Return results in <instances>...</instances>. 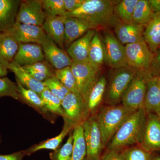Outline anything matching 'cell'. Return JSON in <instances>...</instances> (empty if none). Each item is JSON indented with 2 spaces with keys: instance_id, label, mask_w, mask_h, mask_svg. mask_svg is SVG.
<instances>
[{
  "instance_id": "obj_1",
  "label": "cell",
  "mask_w": 160,
  "mask_h": 160,
  "mask_svg": "<svg viewBox=\"0 0 160 160\" xmlns=\"http://www.w3.org/2000/svg\"><path fill=\"white\" fill-rule=\"evenodd\" d=\"M114 5L113 2L108 0H85L79 8L66 12L65 16L84 20L96 30L118 22L114 13Z\"/></svg>"
},
{
  "instance_id": "obj_2",
  "label": "cell",
  "mask_w": 160,
  "mask_h": 160,
  "mask_svg": "<svg viewBox=\"0 0 160 160\" xmlns=\"http://www.w3.org/2000/svg\"><path fill=\"white\" fill-rule=\"evenodd\" d=\"M147 115L144 107L135 112L117 132L108 144V149L120 151L128 146L139 144Z\"/></svg>"
},
{
  "instance_id": "obj_3",
  "label": "cell",
  "mask_w": 160,
  "mask_h": 160,
  "mask_svg": "<svg viewBox=\"0 0 160 160\" xmlns=\"http://www.w3.org/2000/svg\"><path fill=\"white\" fill-rule=\"evenodd\" d=\"M136 110L122 104L105 106L100 109L95 117L101 132L104 148L108 145L123 123Z\"/></svg>"
},
{
  "instance_id": "obj_4",
  "label": "cell",
  "mask_w": 160,
  "mask_h": 160,
  "mask_svg": "<svg viewBox=\"0 0 160 160\" xmlns=\"http://www.w3.org/2000/svg\"><path fill=\"white\" fill-rule=\"evenodd\" d=\"M148 71H138L129 83L122 97V104L138 110L144 106L147 83L150 76Z\"/></svg>"
},
{
  "instance_id": "obj_5",
  "label": "cell",
  "mask_w": 160,
  "mask_h": 160,
  "mask_svg": "<svg viewBox=\"0 0 160 160\" xmlns=\"http://www.w3.org/2000/svg\"><path fill=\"white\" fill-rule=\"evenodd\" d=\"M138 71L129 66L115 69L107 89V102L114 105L121 101L124 92Z\"/></svg>"
},
{
  "instance_id": "obj_6",
  "label": "cell",
  "mask_w": 160,
  "mask_h": 160,
  "mask_svg": "<svg viewBox=\"0 0 160 160\" xmlns=\"http://www.w3.org/2000/svg\"><path fill=\"white\" fill-rule=\"evenodd\" d=\"M105 61L115 69L128 66L126 60L125 46L110 32L104 31L102 38Z\"/></svg>"
},
{
  "instance_id": "obj_7",
  "label": "cell",
  "mask_w": 160,
  "mask_h": 160,
  "mask_svg": "<svg viewBox=\"0 0 160 160\" xmlns=\"http://www.w3.org/2000/svg\"><path fill=\"white\" fill-rule=\"evenodd\" d=\"M126 60L128 66L137 71H148L153 53L145 40L125 45Z\"/></svg>"
},
{
  "instance_id": "obj_8",
  "label": "cell",
  "mask_w": 160,
  "mask_h": 160,
  "mask_svg": "<svg viewBox=\"0 0 160 160\" xmlns=\"http://www.w3.org/2000/svg\"><path fill=\"white\" fill-rule=\"evenodd\" d=\"M82 125L86 146V160H100L104 148L95 117L87 118L83 122Z\"/></svg>"
},
{
  "instance_id": "obj_9",
  "label": "cell",
  "mask_w": 160,
  "mask_h": 160,
  "mask_svg": "<svg viewBox=\"0 0 160 160\" xmlns=\"http://www.w3.org/2000/svg\"><path fill=\"white\" fill-rule=\"evenodd\" d=\"M46 18L42 7V0L22 1L16 23L42 27Z\"/></svg>"
},
{
  "instance_id": "obj_10",
  "label": "cell",
  "mask_w": 160,
  "mask_h": 160,
  "mask_svg": "<svg viewBox=\"0 0 160 160\" xmlns=\"http://www.w3.org/2000/svg\"><path fill=\"white\" fill-rule=\"evenodd\" d=\"M71 67L79 92L86 102L89 91L97 80V77L99 70L89 63H73Z\"/></svg>"
},
{
  "instance_id": "obj_11",
  "label": "cell",
  "mask_w": 160,
  "mask_h": 160,
  "mask_svg": "<svg viewBox=\"0 0 160 160\" xmlns=\"http://www.w3.org/2000/svg\"><path fill=\"white\" fill-rule=\"evenodd\" d=\"M62 106L64 118L74 126L86 118V102L79 93L69 92L62 101Z\"/></svg>"
},
{
  "instance_id": "obj_12",
  "label": "cell",
  "mask_w": 160,
  "mask_h": 160,
  "mask_svg": "<svg viewBox=\"0 0 160 160\" xmlns=\"http://www.w3.org/2000/svg\"><path fill=\"white\" fill-rule=\"evenodd\" d=\"M139 145L149 152L160 151V119L157 115L147 113Z\"/></svg>"
},
{
  "instance_id": "obj_13",
  "label": "cell",
  "mask_w": 160,
  "mask_h": 160,
  "mask_svg": "<svg viewBox=\"0 0 160 160\" xmlns=\"http://www.w3.org/2000/svg\"><path fill=\"white\" fill-rule=\"evenodd\" d=\"M41 46L45 58L56 70L71 66L73 63L66 51L58 47L47 35Z\"/></svg>"
},
{
  "instance_id": "obj_14",
  "label": "cell",
  "mask_w": 160,
  "mask_h": 160,
  "mask_svg": "<svg viewBox=\"0 0 160 160\" xmlns=\"http://www.w3.org/2000/svg\"><path fill=\"white\" fill-rule=\"evenodd\" d=\"M8 31L19 43H37L40 45L47 35L42 27L16 22Z\"/></svg>"
},
{
  "instance_id": "obj_15",
  "label": "cell",
  "mask_w": 160,
  "mask_h": 160,
  "mask_svg": "<svg viewBox=\"0 0 160 160\" xmlns=\"http://www.w3.org/2000/svg\"><path fill=\"white\" fill-rule=\"evenodd\" d=\"M144 26L133 22L124 23L118 22L114 25L116 37L124 46L144 40Z\"/></svg>"
},
{
  "instance_id": "obj_16",
  "label": "cell",
  "mask_w": 160,
  "mask_h": 160,
  "mask_svg": "<svg viewBox=\"0 0 160 160\" xmlns=\"http://www.w3.org/2000/svg\"><path fill=\"white\" fill-rule=\"evenodd\" d=\"M45 59L42 46L37 43H19L13 62L23 66H30Z\"/></svg>"
},
{
  "instance_id": "obj_17",
  "label": "cell",
  "mask_w": 160,
  "mask_h": 160,
  "mask_svg": "<svg viewBox=\"0 0 160 160\" xmlns=\"http://www.w3.org/2000/svg\"><path fill=\"white\" fill-rule=\"evenodd\" d=\"M96 30L91 29L73 42L66 49V52L73 63H88L89 46Z\"/></svg>"
},
{
  "instance_id": "obj_18",
  "label": "cell",
  "mask_w": 160,
  "mask_h": 160,
  "mask_svg": "<svg viewBox=\"0 0 160 160\" xmlns=\"http://www.w3.org/2000/svg\"><path fill=\"white\" fill-rule=\"evenodd\" d=\"M64 46L66 49L89 30L92 29L86 21L78 18L66 17L65 21Z\"/></svg>"
},
{
  "instance_id": "obj_19",
  "label": "cell",
  "mask_w": 160,
  "mask_h": 160,
  "mask_svg": "<svg viewBox=\"0 0 160 160\" xmlns=\"http://www.w3.org/2000/svg\"><path fill=\"white\" fill-rule=\"evenodd\" d=\"M21 2L0 0V33L9 31L15 23Z\"/></svg>"
},
{
  "instance_id": "obj_20",
  "label": "cell",
  "mask_w": 160,
  "mask_h": 160,
  "mask_svg": "<svg viewBox=\"0 0 160 160\" xmlns=\"http://www.w3.org/2000/svg\"><path fill=\"white\" fill-rule=\"evenodd\" d=\"M66 16L46 17L42 28L61 49L64 47Z\"/></svg>"
},
{
  "instance_id": "obj_21",
  "label": "cell",
  "mask_w": 160,
  "mask_h": 160,
  "mask_svg": "<svg viewBox=\"0 0 160 160\" xmlns=\"http://www.w3.org/2000/svg\"><path fill=\"white\" fill-rule=\"evenodd\" d=\"M19 43L9 31L0 33V63L8 68L13 62Z\"/></svg>"
},
{
  "instance_id": "obj_22",
  "label": "cell",
  "mask_w": 160,
  "mask_h": 160,
  "mask_svg": "<svg viewBox=\"0 0 160 160\" xmlns=\"http://www.w3.org/2000/svg\"><path fill=\"white\" fill-rule=\"evenodd\" d=\"M143 107L147 113L157 114L160 112V86L158 78L150 76L148 78Z\"/></svg>"
},
{
  "instance_id": "obj_23",
  "label": "cell",
  "mask_w": 160,
  "mask_h": 160,
  "mask_svg": "<svg viewBox=\"0 0 160 160\" xmlns=\"http://www.w3.org/2000/svg\"><path fill=\"white\" fill-rule=\"evenodd\" d=\"M143 37L153 53L160 48V12H154L151 20L146 25Z\"/></svg>"
},
{
  "instance_id": "obj_24",
  "label": "cell",
  "mask_w": 160,
  "mask_h": 160,
  "mask_svg": "<svg viewBox=\"0 0 160 160\" xmlns=\"http://www.w3.org/2000/svg\"><path fill=\"white\" fill-rule=\"evenodd\" d=\"M106 78L102 76L97 80L91 88L86 101V116L90 113H93L102 103L106 92Z\"/></svg>"
},
{
  "instance_id": "obj_25",
  "label": "cell",
  "mask_w": 160,
  "mask_h": 160,
  "mask_svg": "<svg viewBox=\"0 0 160 160\" xmlns=\"http://www.w3.org/2000/svg\"><path fill=\"white\" fill-rule=\"evenodd\" d=\"M8 69L15 75L17 79L21 85L26 88L35 92L39 95L46 89L44 83L33 78L22 66L12 62L8 66Z\"/></svg>"
},
{
  "instance_id": "obj_26",
  "label": "cell",
  "mask_w": 160,
  "mask_h": 160,
  "mask_svg": "<svg viewBox=\"0 0 160 160\" xmlns=\"http://www.w3.org/2000/svg\"><path fill=\"white\" fill-rule=\"evenodd\" d=\"M104 61L105 54L102 38L96 31L89 46L88 63L100 70Z\"/></svg>"
},
{
  "instance_id": "obj_27",
  "label": "cell",
  "mask_w": 160,
  "mask_h": 160,
  "mask_svg": "<svg viewBox=\"0 0 160 160\" xmlns=\"http://www.w3.org/2000/svg\"><path fill=\"white\" fill-rule=\"evenodd\" d=\"M65 126L63 128L62 131L58 135L55 137L49 139L39 145L34 146V147L29 149V151L25 152L26 154L30 155L41 149L56 150L67 133L73 127L74 128L75 127L72 124L69 122L67 120L65 119Z\"/></svg>"
},
{
  "instance_id": "obj_28",
  "label": "cell",
  "mask_w": 160,
  "mask_h": 160,
  "mask_svg": "<svg viewBox=\"0 0 160 160\" xmlns=\"http://www.w3.org/2000/svg\"><path fill=\"white\" fill-rule=\"evenodd\" d=\"M72 136L73 150L70 160H83L86 156V146L82 123L75 126Z\"/></svg>"
},
{
  "instance_id": "obj_29",
  "label": "cell",
  "mask_w": 160,
  "mask_h": 160,
  "mask_svg": "<svg viewBox=\"0 0 160 160\" xmlns=\"http://www.w3.org/2000/svg\"><path fill=\"white\" fill-rule=\"evenodd\" d=\"M138 0H123L114 6L115 16L124 23L132 22V16L135 7Z\"/></svg>"
},
{
  "instance_id": "obj_30",
  "label": "cell",
  "mask_w": 160,
  "mask_h": 160,
  "mask_svg": "<svg viewBox=\"0 0 160 160\" xmlns=\"http://www.w3.org/2000/svg\"><path fill=\"white\" fill-rule=\"evenodd\" d=\"M154 12L147 0H138L135 7L132 22L136 24L146 26L151 20Z\"/></svg>"
},
{
  "instance_id": "obj_31",
  "label": "cell",
  "mask_w": 160,
  "mask_h": 160,
  "mask_svg": "<svg viewBox=\"0 0 160 160\" xmlns=\"http://www.w3.org/2000/svg\"><path fill=\"white\" fill-rule=\"evenodd\" d=\"M21 99L23 100L29 105L43 111H46L41 96L35 92L23 87L16 79Z\"/></svg>"
},
{
  "instance_id": "obj_32",
  "label": "cell",
  "mask_w": 160,
  "mask_h": 160,
  "mask_svg": "<svg viewBox=\"0 0 160 160\" xmlns=\"http://www.w3.org/2000/svg\"><path fill=\"white\" fill-rule=\"evenodd\" d=\"M54 74L58 79L70 92L79 93L77 84L76 80L74 76L71 66H68L62 69L54 70Z\"/></svg>"
},
{
  "instance_id": "obj_33",
  "label": "cell",
  "mask_w": 160,
  "mask_h": 160,
  "mask_svg": "<svg viewBox=\"0 0 160 160\" xmlns=\"http://www.w3.org/2000/svg\"><path fill=\"white\" fill-rule=\"evenodd\" d=\"M45 108L52 113L64 117V112L62 106V101L54 95L47 88L40 95Z\"/></svg>"
},
{
  "instance_id": "obj_34",
  "label": "cell",
  "mask_w": 160,
  "mask_h": 160,
  "mask_svg": "<svg viewBox=\"0 0 160 160\" xmlns=\"http://www.w3.org/2000/svg\"><path fill=\"white\" fill-rule=\"evenodd\" d=\"M42 7L46 17L65 16L67 12L64 0H42Z\"/></svg>"
},
{
  "instance_id": "obj_35",
  "label": "cell",
  "mask_w": 160,
  "mask_h": 160,
  "mask_svg": "<svg viewBox=\"0 0 160 160\" xmlns=\"http://www.w3.org/2000/svg\"><path fill=\"white\" fill-rule=\"evenodd\" d=\"M6 96L16 100L21 99L17 84L5 77L0 78V98Z\"/></svg>"
},
{
  "instance_id": "obj_36",
  "label": "cell",
  "mask_w": 160,
  "mask_h": 160,
  "mask_svg": "<svg viewBox=\"0 0 160 160\" xmlns=\"http://www.w3.org/2000/svg\"><path fill=\"white\" fill-rule=\"evenodd\" d=\"M45 87L57 97L61 101L70 92L55 75L43 82Z\"/></svg>"
},
{
  "instance_id": "obj_37",
  "label": "cell",
  "mask_w": 160,
  "mask_h": 160,
  "mask_svg": "<svg viewBox=\"0 0 160 160\" xmlns=\"http://www.w3.org/2000/svg\"><path fill=\"white\" fill-rule=\"evenodd\" d=\"M126 160H152L151 152L141 146H136L123 149L122 152Z\"/></svg>"
},
{
  "instance_id": "obj_38",
  "label": "cell",
  "mask_w": 160,
  "mask_h": 160,
  "mask_svg": "<svg viewBox=\"0 0 160 160\" xmlns=\"http://www.w3.org/2000/svg\"><path fill=\"white\" fill-rule=\"evenodd\" d=\"M73 138L72 133L69 135L67 142L54 155L52 160H70L73 150Z\"/></svg>"
},
{
  "instance_id": "obj_39",
  "label": "cell",
  "mask_w": 160,
  "mask_h": 160,
  "mask_svg": "<svg viewBox=\"0 0 160 160\" xmlns=\"http://www.w3.org/2000/svg\"><path fill=\"white\" fill-rule=\"evenodd\" d=\"M148 72L151 76L160 77V48L153 53L152 62Z\"/></svg>"
},
{
  "instance_id": "obj_40",
  "label": "cell",
  "mask_w": 160,
  "mask_h": 160,
  "mask_svg": "<svg viewBox=\"0 0 160 160\" xmlns=\"http://www.w3.org/2000/svg\"><path fill=\"white\" fill-rule=\"evenodd\" d=\"M30 69L37 70V71L44 72L47 74L50 75L51 76H54V70L52 69L51 66L49 64L44 62V61L42 62H38L37 63H34L30 66H25Z\"/></svg>"
},
{
  "instance_id": "obj_41",
  "label": "cell",
  "mask_w": 160,
  "mask_h": 160,
  "mask_svg": "<svg viewBox=\"0 0 160 160\" xmlns=\"http://www.w3.org/2000/svg\"><path fill=\"white\" fill-rule=\"evenodd\" d=\"M22 67L33 78L38 82H43L44 81L48 79L49 78L53 76H51L47 74V73H44V72H41L30 69L26 66H23Z\"/></svg>"
},
{
  "instance_id": "obj_42",
  "label": "cell",
  "mask_w": 160,
  "mask_h": 160,
  "mask_svg": "<svg viewBox=\"0 0 160 160\" xmlns=\"http://www.w3.org/2000/svg\"><path fill=\"white\" fill-rule=\"evenodd\" d=\"M101 160H126L122 152L115 150H108Z\"/></svg>"
},
{
  "instance_id": "obj_43",
  "label": "cell",
  "mask_w": 160,
  "mask_h": 160,
  "mask_svg": "<svg viewBox=\"0 0 160 160\" xmlns=\"http://www.w3.org/2000/svg\"><path fill=\"white\" fill-rule=\"evenodd\" d=\"M85 0H64L65 8L67 12H71L77 9L84 3Z\"/></svg>"
},
{
  "instance_id": "obj_44",
  "label": "cell",
  "mask_w": 160,
  "mask_h": 160,
  "mask_svg": "<svg viewBox=\"0 0 160 160\" xmlns=\"http://www.w3.org/2000/svg\"><path fill=\"white\" fill-rule=\"evenodd\" d=\"M26 154L25 152L21 151L10 154H0V160H22Z\"/></svg>"
},
{
  "instance_id": "obj_45",
  "label": "cell",
  "mask_w": 160,
  "mask_h": 160,
  "mask_svg": "<svg viewBox=\"0 0 160 160\" xmlns=\"http://www.w3.org/2000/svg\"><path fill=\"white\" fill-rule=\"evenodd\" d=\"M148 2L153 12H160V0H149Z\"/></svg>"
},
{
  "instance_id": "obj_46",
  "label": "cell",
  "mask_w": 160,
  "mask_h": 160,
  "mask_svg": "<svg viewBox=\"0 0 160 160\" xmlns=\"http://www.w3.org/2000/svg\"><path fill=\"white\" fill-rule=\"evenodd\" d=\"M8 69L0 63V78L5 77L8 74Z\"/></svg>"
},
{
  "instance_id": "obj_47",
  "label": "cell",
  "mask_w": 160,
  "mask_h": 160,
  "mask_svg": "<svg viewBox=\"0 0 160 160\" xmlns=\"http://www.w3.org/2000/svg\"><path fill=\"white\" fill-rule=\"evenodd\" d=\"M152 160H160V157H156L153 159H152Z\"/></svg>"
},
{
  "instance_id": "obj_48",
  "label": "cell",
  "mask_w": 160,
  "mask_h": 160,
  "mask_svg": "<svg viewBox=\"0 0 160 160\" xmlns=\"http://www.w3.org/2000/svg\"><path fill=\"white\" fill-rule=\"evenodd\" d=\"M158 84H159L160 86V77H159L158 78Z\"/></svg>"
},
{
  "instance_id": "obj_49",
  "label": "cell",
  "mask_w": 160,
  "mask_h": 160,
  "mask_svg": "<svg viewBox=\"0 0 160 160\" xmlns=\"http://www.w3.org/2000/svg\"><path fill=\"white\" fill-rule=\"evenodd\" d=\"M156 115H157L158 116V117L160 119V112H159L158 113V114H157Z\"/></svg>"
}]
</instances>
